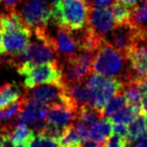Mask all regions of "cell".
I'll list each match as a JSON object with an SVG mask.
<instances>
[{"label":"cell","instance_id":"6da1fadb","mask_svg":"<svg viewBox=\"0 0 147 147\" xmlns=\"http://www.w3.org/2000/svg\"><path fill=\"white\" fill-rule=\"evenodd\" d=\"M92 71L107 78L118 79L123 85L136 79L133 76L126 55L111 47L105 39L94 53Z\"/></svg>","mask_w":147,"mask_h":147},{"label":"cell","instance_id":"7a4b0ae2","mask_svg":"<svg viewBox=\"0 0 147 147\" xmlns=\"http://www.w3.org/2000/svg\"><path fill=\"white\" fill-rule=\"evenodd\" d=\"M89 7L84 0H59L53 4V23L71 31L87 25Z\"/></svg>","mask_w":147,"mask_h":147},{"label":"cell","instance_id":"3957f363","mask_svg":"<svg viewBox=\"0 0 147 147\" xmlns=\"http://www.w3.org/2000/svg\"><path fill=\"white\" fill-rule=\"evenodd\" d=\"M19 75L24 77L23 86L31 89L39 84H63V71L59 61L41 63H22L17 65Z\"/></svg>","mask_w":147,"mask_h":147},{"label":"cell","instance_id":"277c9868","mask_svg":"<svg viewBox=\"0 0 147 147\" xmlns=\"http://www.w3.org/2000/svg\"><path fill=\"white\" fill-rule=\"evenodd\" d=\"M85 83L91 92L89 106L100 112L109 100L120 92L123 87V83L118 79L107 78L96 73H91L86 78Z\"/></svg>","mask_w":147,"mask_h":147},{"label":"cell","instance_id":"5b68a950","mask_svg":"<svg viewBox=\"0 0 147 147\" xmlns=\"http://www.w3.org/2000/svg\"><path fill=\"white\" fill-rule=\"evenodd\" d=\"M20 15L32 30L47 27L53 22V5L49 0H23Z\"/></svg>","mask_w":147,"mask_h":147},{"label":"cell","instance_id":"8992f818","mask_svg":"<svg viewBox=\"0 0 147 147\" xmlns=\"http://www.w3.org/2000/svg\"><path fill=\"white\" fill-rule=\"evenodd\" d=\"M23 97L27 100L42 103L47 106L55 104H65L77 109L71 102L65 91V85L63 84H41L31 89H26Z\"/></svg>","mask_w":147,"mask_h":147},{"label":"cell","instance_id":"52a82bcc","mask_svg":"<svg viewBox=\"0 0 147 147\" xmlns=\"http://www.w3.org/2000/svg\"><path fill=\"white\" fill-rule=\"evenodd\" d=\"M13 57L14 59L10 63H16L17 65L25 61L31 63H41L45 61H59V57L53 45L39 38H36L35 41H30L20 55Z\"/></svg>","mask_w":147,"mask_h":147},{"label":"cell","instance_id":"ba28073f","mask_svg":"<svg viewBox=\"0 0 147 147\" xmlns=\"http://www.w3.org/2000/svg\"><path fill=\"white\" fill-rule=\"evenodd\" d=\"M106 42H108L115 49L126 55L136 45L140 43L136 28L131 24L115 25V27L104 37Z\"/></svg>","mask_w":147,"mask_h":147},{"label":"cell","instance_id":"9c48e42d","mask_svg":"<svg viewBox=\"0 0 147 147\" xmlns=\"http://www.w3.org/2000/svg\"><path fill=\"white\" fill-rule=\"evenodd\" d=\"M2 33L4 53H8L10 57H16L20 55L27 47L32 36L31 28L27 24L3 31Z\"/></svg>","mask_w":147,"mask_h":147},{"label":"cell","instance_id":"30bf717a","mask_svg":"<svg viewBox=\"0 0 147 147\" xmlns=\"http://www.w3.org/2000/svg\"><path fill=\"white\" fill-rule=\"evenodd\" d=\"M57 26L55 35L49 34V26H47V40L55 47L59 57H63V59H65L80 51L78 40L74 31H71L59 25Z\"/></svg>","mask_w":147,"mask_h":147},{"label":"cell","instance_id":"8fae6325","mask_svg":"<svg viewBox=\"0 0 147 147\" xmlns=\"http://www.w3.org/2000/svg\"><path fill=\"white\" fill-rule=\"evenodd\" d=\"M87 26L101 37H105L115 27L110 7L92 6L89 8Z\"/></svg>","mask_w":147,"mask_h":147},{"label":"cell","instance_id":"7c38bea8","mask_svg":"<svg viewBox=\"0 0 147 147\" xmlns=\"http://www.w3.org/2000/svg\"><path fill=\"white\" fill-rule=\"evenodd\" d=\"M78 110L65 104H55L49 106L45 122L59 127H65L75 122Z\"/></svg>","mask_w":147,"mask_h":147},{"label":"cell","instance_id":"4fadbf2b","mask_svg":"<svg viewBox=\"0 0 147 147\" xmlns=\"http://www.w3.org/2000/svg\"><path fill=\"white\" fill-rule=\"evenodd\" d=\"M127 59L135 78L147 79V47L144 43L135 45L127 55Z\"/></svg>","mask_w":147,"mask_h":147},{"label":"cell","instance_id":"5bb4252c","mask_svg":"<svg viewBox=\"0 0 147 147\" xmlns=\"http://www.w3.org/2000/svg\"><path fill=\"white\" fill-rule=\"evenodd\" d=\"M47 109H49L47 105L25 99L22 110L19 113L17 119L24 121L27 124L28 123L31 124V123L37 122V121L45 120L47 113Z\"/></svg>","mask_w":147,"mask_h":147},{"label":"cell","instance_id":"9a60e30c","mask_svg":"<svg viewBox=\"0 0 147 147\" xmlns=\"http://www.w3.org/2000/svg\"><path fill=\"white\" fill-rule=\"evenodd\" d=\"M113 123L108 117H101L100 119L93 123L90 127V134L89 139L99 143L102 146L107 138L112 134Z\"/></svg>","mask_w":147,"mask_h":147},{"label":"cell","instance_id":"2e32d148","mask_svg":"<svg viewBox=\"0 0 147 147\" xmlns=\"http://www.w3.org/2000/svg\"><path fill=\"white\" fill-rule=\"evenodd\" d=\"M121 92L126 99L127 105L134 107L141 112V92L139 88L138 79H134L125 83Z\"/></svg>","mask_w":147,"mask_h":147},{"label":"cell","instance_id":"e0dca14e","mask_svg":"<svg viewBox=\"0 0 147 147\" xmlns=\"http://www.w3.org/2000/svg\"><path fill=\"white\" fill-rule=\"evenodd\" d=\"M147 131L146 129V118L143 113H139L127 126L126 140L128 146L131 145L135 140L142 137Z\"/></svg>","mask_w":147,"mask_h":147},{"label":"cell","instance_id":"ac0fdd59","mask_svg":"<svg viewBox=\"0 0 147 147\" xmlns=\"http://www.w3.org/2000/svg\"><path fill=\"white\" fill-rule=\"evenodd\" d=\"M33 133L34 132L26 122L18 120L12 125V129L9 134V142L11 143V145L25 144V142Z\"/></svg>","mask_w":147,"mask_h":147},{"label":"cell","instance_id":"d6986e66","mask_svg":"<svg viewBox=\"0 0 147 147\" xmlns=\"http://www.w3.org/2000/svg\"><path fill=\"white\" fill-rule=\"evenodd\" d=\"M129 24L137 30L147 29V0H142L140 3L131 8Z\"/></svg>","mask_w":147,"mask_h":147},{"label":"cell","instance_id":"ffe728a7","mask_svg":"<svg viewBox=\"0 0 147 147\" xmlns=\"http://www.w3.org/2000/svg\"><path fill=\"white\" fill-rule=\"evenodd\" d=\"M21 91L14 83H7L0 87V110L21 98Z\"/></svg>","mask_w":147,"mask_h":147},{"label":"cell","instance_id":"44dd1931","mask_svg":"<svg viewBox=\"0 0 147 147\" xmlns=\"http://www.w3.org/2000/svg\"><path fill=\"white\" fill-rule=\"evenodd\" d=\"M110 9L112 12L113 18H114L115 25L128 24L131 16L130 7L123 4L120 1H116V2L111 3Z\"/></svg>","mask_w":147,"mask_h":147},{"label":"cell","instance_id":"7402d4cb","mask_svg":"<svg viewBox=\"0 0 147 147\" xmlns=\"http://www.w3.org/2000/svg\"><path fill=\"white\" fill-rule=\"evenodd\" d=\"M126 105H127L126 99H125L124 95H123L122 92L120 91V92H118L116 95H114V96L109 100V102L105 105L103 110L101 111L102 116L110 118L112 115H114L115 113L120 111L121 109H123Z\"/></svg>","mask_w":147,"mask_h":147},{"label":"cell","instance_id":"603a6c76","mask_svg":"<svg viewBox=\"0 0 147 147\" xmlns=\"http://www.w3.org/2000/svg\"><path fill=\"white\" fill-rule=\"evenodd\" d=\"M139 113L141 112L137 110L136 108L130 106V105H126L123 109L115 113L114 115H112L110 117V120L112 121V123H120V124L128 125Z\"/></svg>","mask_w":147,"mask_h":147},{"label":"cell","instance_id":"cb8c5ba5","mask_svg":"<svg viewBox=\"0 0 147 147\" xmlns=\"http://www.w3.org/2000/svg\"><path fill=\"white\" fill-rule=\"evenodd\" d=\"M24 147H59L57 139L45 136L40 133H33L25 142Z\"/></svg>","mask_w":147,"mask_h":147},{"label":"cell","instance_id":"d4e9b609","mask_svg":"<svg viewBox=\"0 0 147 147\" xmlns=\"http://www.w3.org/2000/svg\"><path fill=\"white\" fill-rule=\"evenodd\" d=\"M24 102H25V98L22 96L18 101L8 105V106L5 107L2 110H0V121H7V120L17 118L19 113L22 110Z\"/></svg>","mask_w":147,"mask_h":147},{"label":"cell","instance_id":"484cf974","mask_svg":"<svg viewBox=\"0 0 147 147\" xmlns=\"http://www.w3.org/2000/svg\"><path fill=\"white\" fill-rule=\"evenodd\" d=\"M59 143L61 146H75V145H79L81 143V139L78 135V132L73 124L65 127V130L59 139Z\"/></svg>","mask_w":147,"mask_h":147},{"label":"cell","instance_id":"4316f807","mask_svg":"<svg viewBox=\"0 0 147 147\" xmlns=\"http://www.w3.org/2000/svg\"><path fill=\"white\" fill-rule=\"evenodd\" d=\"M128 142L126 138L118 134H112L105 140V142L102 144V147H127Z\"/></svg>","mask_w":147,"mask_h":147},{"label":"cell","instance_id":"83f0119b","mask_svg":"<svg viewBox=\"0 0 147 147\" xmlns=\"http://www.w3.org/2000/svg\"><path fill=\"white\" fill-rule=\"evenodd\" d=\"M23 0H0V5L3 7L6 11L14 10L15 7L21 4Z\"/></svg>","mask_w":147,"mask_h":147},{"label":"cell","instance_id":"f1b7e54d","mask_svg":"<svg viewBox=\"0 0 147 147\" xmlns=\"http://www.w3.org/2000/svg\"><path fill=\"white\" fill-rule=\"evenodd\" d=\"M127 126H128V125L120 124V123H113L112 133H114V134L121 135V136H123V137H125V138H126V135H127Z\"/></svg>","mask_w":147,"mask_h":147},{"label":"cell","instance_id":"f546056e","mask_svg":"<svg viewBox=\"0 0 147 147\" xmlns=\"http://www.w3.org/2000/svg\"><path fill=\"white\" fill-rule=\"evenodd\" d=\"M133 147H147V135H143L142 137L138 138L132 143Z\"/></svg>","mask_w":147,"mask_h":147},{"label":"cell","instance_id":"4dcf8cb0","mask_svg":"<svg viewBox=\"0 0 147 147\" xmlns=\"http://www.w3.org/2000/svg\"><path fill=\"white\" fill-rule=\"evenodd\" d=\"M80 146L81 147H102L99 143L95 142V141L91 140V139H87V140L81 142Z\"/></svg>","mask_w":147,"mask_h":147},{"label":"cell","instance_id":"1f68e13d","mask_svg":"<svg viewBox=\"0 0 147 147\" xmlns=\"http://www.w3.org/2000/svg\"><path fill=\"white\" fill-rule=\"evenodd\" d=\"M113 2L114 0H94L93 6H108Z\"/></svg>","mask_w":147,"mask_h":147},{"label":"cell","instance_id":"d6a6232c","mask_svg":"<svg viewBox=\"0 0 147 147\" xmlns=\"http://www.w3.org/2000/svg\"><path fill=\"white\" fill-rule=\"evenodd\" d=\"M137 32H138V36H139V38H140V41L142 43H144L147 47V29H144V30H137Z\"/></svg>","mask_w":147,"mask_h":147},{"label":"cell","instance_id":"836d02e7","mask_svg":"<svg viewBox=\"0 0 147 147\" xmlns=\"http://www.w3.org/2000/svg\"><path fill=\"white\" fill-rule=\"evenodd\" d=\"M118 1H120L123 4L127 5V6H129V7H134L135 5L140 3L142 0H118Z\"/></svg>","mask_w":147,"mask_h":147},{"label":"cell","instance_id":"e575fe53","mask_svg":"<svg viewBox=\"0 0 147 147\" xmlns=\"http://www.w3.org/2000/svg\"><path fill=\"white\" fill-rule=\"evenodd\" d=\"M3 37H2V30L0 28V55H4V49H3Z\"/></svg>","mask_w":147,"mask_h":147},{"label":"cell","instance_id":"d590c367","mask_svg":"<svg viewBox=\"0 0 147 147\" xmlns=\"http://www.w3.org/2000/svg\"><path fill=\"white\" fill-rule=\"evenodd\" d=\"M11 147H24V144H19V145H11Z\"/></svg>","mask_w":147,"mask_h":147},{"label":"cell","instance_id":"8d00e7d4","mask_svg":"<svg viewBox=\"0 0 147 147\" xmlns=\"http://www.w3.org/2000/svg\"><path fill=\"white\" fill-rule=\"evenodd\" d=\"M49 1H51V2L53 3V4H55V2H57V1H59V0H49Z\"/></svg>","mask_w":147,"mask_h":147},{"label":"cell","instance_id":"74e56055","mask_svg":"<svg viewBox=\"0 0 147 147\" xmlns=\"http://www.w3.org/2000/svg\"><path fill=\"white\" fill-rule=\"evenodd\" d=\"M145 118H146V129H147V114L145 115Z\"/></svg>","mask_w":147,"mask_h":147},{"label":"cell","instance_id":"f35d334b","mask_svg":"<svg viewBox=\"0 0 147 147\" xmlns=\"http://www.w3.org/2000/svg\"><path fill=\"white\" fill-rule=\"evenodd\" d=\"M75 147H81V146H80V144H79V145H76Z\"/></svg>","mask_w":147,"mask_h":147},{"label":"cell","instance_id":"ab89813d","mask_svg":"<svg viewBox=\"0 0 147 147\" xmlns=\"http://www.w3.org/2000/svg\"><path fill=\"white\" fill-rule=\"evenodd\" d=\"M0 126H1V124H0Z\"/></svg>","mask_w":147,"mask_h":147}]
</instances>
